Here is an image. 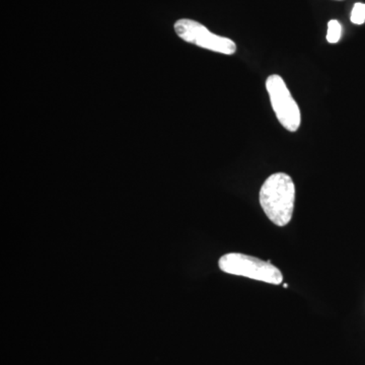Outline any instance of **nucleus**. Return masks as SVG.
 <instances>
[{
  "instance_id": "1",
  "label": "nucleus",
  "mask_w": 365,
  "mask_h": 365,
  "mask_svg": "<svg viewBox=\"0 0 365 365\" xmlns=\"http://www.w3.org/2000/svg\"><path fill=\"white\" fill-rule=\"evenodd\" d=\"M259 200L274 225L281 227L287 225L294 215L295 202V186L292 177L285 173L271 175L261 187Z\"/></svg>"
},
{
  "instance_id": "2",
  "label": "nucleus",
  "mask_w": 365,
  "mask_h": 365,
  "mask_svg": "<svg viewBox=\"0 0 365 365\" xmlns=\"http://www.w3.org/2000/svg\"><path fill=\"white\" fill-rule=\"evenodd\" d=\"M218 266L223 272L270 284L279 285L283 281L282 273L276 266L272 265L270 261L265 262L248 255H225L220 259Z\"/></svg>"
},
{
  "instance_id": "3",
  "label": "nucleus",
  "mask_w": 365,
  "mask_h": 365,
  "mask_svg": "<svg viewBox=\"0 0 365 365\" xmlns=\"http://www.w3.org/2000/svg\"><path fill=\"white\" fill-rule=\"evenodd\" d=\"M266 88L279 123L289 132L299 130L302 123L299 107L283 78L272 74L266 81Z\"/></svg>"
},
{
  "instance_id": "4",
  "label": "nucleus",
  "mask_w": 365,
  "mask_h": 365,
  "mask_svg": "<svg viewBox=\"0 0 365 365\" xmlns=\"http://www.w3.org/2000/svg\"><path fill=\"white\" fill-rule=\"evenodd\" d=\"M174 26L177 35L190 44L225 55H232L237 51L234 41L211 33L198 21L182 19L176 21Z\"/></svg>"
},
{
  "instance_id": "5",
  "label": "nucleus",
  "mask_w": 365,
  "mask_h": 365,
  "mask_svg": "<svg viewBox=\"0 0 365 365\" xmlns=\"http://www.w3.org/2000/svg\"><path fill=\"white\" fill-rule=\"evenodd\" d=\"M342 35V26L339 21L332 20L328 23V33H327V41L331 44H336L339 42Z\"/></svg>"
},
{
  "instance_id": "6",
  "label": "nucleus",
  "mask_w": 365,
  "mask_h": 365,
  "mask_svg": "<svg viewBox=\"0 0 365 365\" xmlns=\"http://www.w3.org/2000/svg\"><path fill=\"white\" fill-rule=\"evenodd\" d=\"M353 24L355 25H362L365 23V4H355L353 6L351 18H350Z\"/></svg>"
},
{
  "instance_id": "7",
  "label": "nucleus",
  "mask_w": 365,
  "mask_h": 365,
  "mask_svg": "<svg viewBox=\"0 0 365 365\" xmlns=\"http://www.w3.org/2000/svg\"><path fill=\"white\" fill-rule=\"evenodd\" d=\"M283 287H284V288H287L288 287V285L287 284V283H284V284H283Z\"/></svg>"
}]
</instances>
